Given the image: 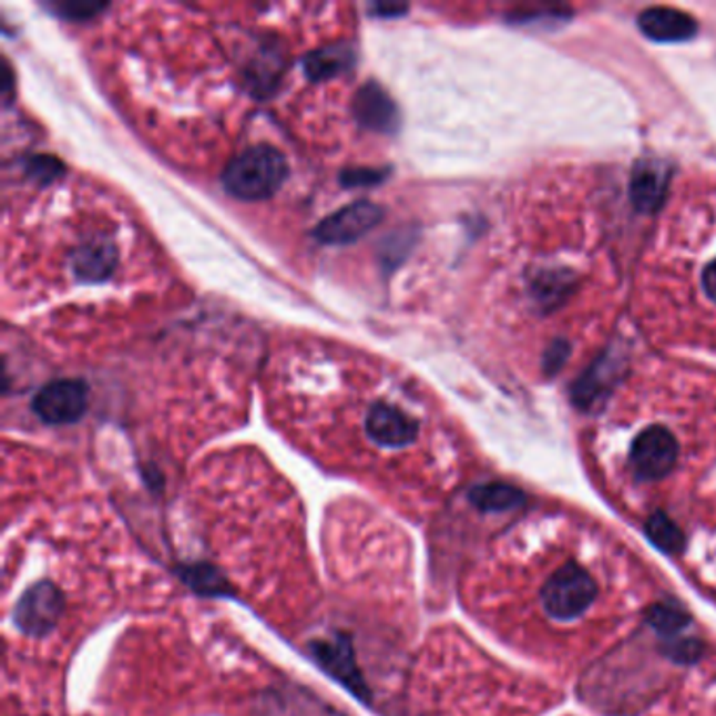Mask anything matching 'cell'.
<instances>
[{
  "mask_svg": "<svg viewBox=\"0 0 716 716\" xmlns=\"http://www.w3.org/2000/svg\"><path fill=\"white\" fill-rule=\"evenodd\" d=\"M286 180V160L269 145H255L238 154L223 173L225 190L239 200L274 196Z\"/></svg>",
  "mask_w": 716,
  "mask_h": 716,
  "instance_id": "1",
  "label": "cell"
},
{
  "mask_svg": "<svg viewBox=\"0 0 716 716\" xmlns=\"http://www.w3.org/2000/svg\"><path fill=\"white\" fill-rule=\"evenodd\" d=\"M597 597L593 576L576 563H565L542 589L546 614L555 620H574L584 614Z\"/></svg>",
  "mask_w": 716,
  "mask_h": 716,
  "instance_id": "2",
  "label": "cell"
},
{
  "mask_svg": "<svg viewBox=\"0 0 716 716\" xmlns=\"http://www.w3.org/2000/svg\"><path fill=\"white\" fill-rule=\"evenodd\" d=\"M119 244L112 236H84L70 253L68 274L84 286H101L116 276L119 269Z\"/></svg>",
  "mask_w": 716,
  "mask_h": 716,
  "instance_id": "3",
  "label": "cell"
},
{
  "mask_svg": "<svg viewBox=\"0 0 716 716\" xmlns=\"http://www.w3.org/2000/svg\"><path fill=\"white\" fill-rule=\"evenodd\" d=\"M678 446L675 436L664 427H649L633 441L631 464L638 479H662L675 467Z\"/></svg>",
  "mask_w": 716,
  "mask_h": 716,
  "instance_id": "4",
  "label": "cell"
},
{
  "mask_svg": "<svg viewBox=\"0 0 716 716\" xmlns=\"http://www.w3.org/2000/svg\"><path fill=\"white\" fill-rule=\"evenodd\" d=\"M37 417L51 425L79 420L86 410V385L76 378H60L44 385L34 396Z\"/></svg>",
  "mask_w": 716,
  "mask_h": 716,
  "instance_id": "5",
  "label": "cell"
},
{
  "mask_svg": "<svg viewBox=\"0 0 716 716\" xmlns=\"http://www.w3.org/2000/svg\"><path fill=\"white\" fill-rule=\"evenodd\" d=\"M63 597L51 582H39L23 593L16 610V622L28 635H47L60 620Z\"/></svg>",
  "mask_w": 716,
  "mask_h": 716,
  "instance_id": "6",
  "label": "cell"
},
{
  "mask_svg": "<svg viewBox=\"0 0 716 716\" xmlns=\"http://www.w3.org/2000/svg\"><path fill=\"white\" fill-rule=\"evenodd\" d=\"M364 427L368 438L385 448L410 446L418 436L417 418L410 417L401 406L391 401L370 403Z\"/></svg>",
  "mask_w": 716,
  "mask_h": 716,
  "instance_id": "7",
  "label": "cell"
},
{
  "mask_svg": "<svg viewBox=\"0 0 716 716\" xmlns=\"http://www.w3.org/2000/svg\"><path fill=\"white\" fill-rule=\"evenodd\" d=\"M382 217V211L372 202H356L342 206L337 215L328 217L318 227V238L326 244H349L368 234Z\"/></svg>",
  "mask_w": 716,
  "mask_h": 716,
  "instance_id": "8",
  "label": "cell"
},
{
  "mask_svg": "<svg viewBox=\"0 0 716 716\" xmlns=\"http://www.w3.org/2000/svg\"><path fill=\"white\" fill-rule=\"evenodd\" d=\"M638 28L647 39L657 42L689 40L697 32V23L692 16L671 7H654L643 11L638 16Z\"/></svg>",
  "mask_w": 716,
  "mask_h": 716,
  "instance_id": "9",
  "label": "cell"
},
{
  "mask_svg": "<svg viewBox=\"0 0 716 716\" xmlns=\"http://www.w3.org/2000/svg\"><path fill=\"white\" fill-rule=\"evenodd\" d=\"M314 654L321 662V666L333 675L339 678L340 683H345L351 692H356L359 696H366L364 683H361V675H359L358 666H356V657H354V649L345 638H337V641H321L316 643Z\"/></svg>",
  "mask_w": 716,
  "mask_h": 716,
  "instance_id": "10",
  "label": "cell"
},
{
  "mask_svg": "<svg viewBox=\"0 0 716 716\" xmlns=\"http://www.w3.org/2000/svg\"><path fill=\"white\" fill-rule=\"evenodd\" d=\"M668 177L664 168L647 164L638 166L631 181V198L641 213H654L666 198Z\"/></svg>",
  "mask_w": 716,
  "mask_h": 716,
  "instance_id": "11",
  "label": "cell"
},
{
  "mask_svg": "<svg viewBox=\"0 0 716 716\" xmlns=\"http://www.w3.org/2000/svg\"><path fill=\"white\" fill-rule=\"evenodd\" d=\"M616 364L610 359H599L597 364L580 378L574 387V401L577 408H591L610 391Z\"/></svg>",
  "mask_w": 716,
  "mask_h": 716,
  "instance_id": "12",
  "label": "cell"
},
{
  "mask_svg": "<svg viewBox=\"0 0 716 716\" xmlns=\"http://www.w3.org/2000/svg\"><path fill=\"white\" fill-rule=\"evenodd\" d=\"M523 492L507 483H488L471 490V502L481 511H509L523 502Z\"/></svg>",
  "mask_w": 716,
  "mask_h": 716,
  "instance_id": "13",
  "label": "cell"
},
{
  "mask_svg": "<svg viewBox=\"0 0 716 716\" xmlns=\"http://www.w3.org/2000/svg\"><path fill=\"white\" fill-rule=\"evenodd\" d=\"M647 534L654 540V544H657L666 553H677L683 549V542H685L677 525L666 515H659V513L649 519Z\"/></svg>",
  "mask_w": 716,
  "mask_h": 716,
  "instance_id": "14",
  "label": "cell"
},
{
  "mask_svg": "<svg viewBox=\"0 0 716 716\" xmlns=\"http://www.w3.org/2000/svg\"><path fill=\"white\" fill-rule=\"evenodd\" d=\"M647 620L659 635H666V637L677 635L678 631H683L689 624V616L683 610H678L675 605H666V603L652 607Z\"/></svg>",
  "mask_w": 716,
  "mask_h": 716,
  "instance_id": "15",
  "label": "cell"
},
{
  "mask_svg": "<svg viewBox=\"0 0 716 716\" xmlns=\"http://www.w3.org/2000/svg\"><path fill=\"white\" fill-rule=\"evenodd\" d=\"M666 654L678 662H694L702 654V643L696 638H678L666 645Z\"/></svg>",
  "mask_w": 716,
  "mask_h": 716,
  "instance_id": "16",
  "label": "cell"
},
{
  "mask_svg": "<svg viewBox=\"0 0 716 716\" xmlns=\"http://www.w3.org/2000/svg\"><path fill=\"white\" fill-rule=\"evenodd\" d=\"M567 354H570V347H567V342H555L551 349H549V354H546V361H544V368L551 372V375H555L558 372L559 368L565 364V359H567Z\"/></svg>",
  "mask_w": 716,
  "mask_h": 716,
  "instance_id": "17",
  "label": "cell"
},
{
  "mask_svg": "<svg viewBox=\"0 0 716 716\" xmlns=\"http://www.w3.org/2000/svg\"><path fill=\"white\" fill-rule=\"evenodd\" d=\"M702 286H704V293L716 303V259L708 263V267L704 269Z\"/></svg>",
  "mask_w": 716,
  "mask_h": 716,
  "instance_id": "18",
  "label": "cell"
}]
</instances>
